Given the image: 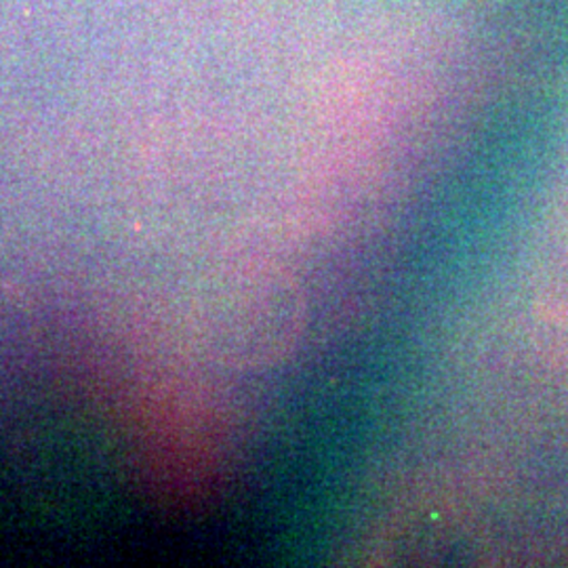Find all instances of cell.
I'll return each instance as SVG.
<instances>
[{
  "mask_svg": "<svg viewBox=\"0 0 568 568\" xmlns=\"http://www.w3.org/2000/svg\"><path fill=\"white\" fill-rule=\"evenodd\" d=\"M304 302L293 281L272 270L239 276L213 302V339L239 363H265L283 356L300 337Z\"/></svg>",
  "mask_w": 568,
  "mask_h": 568,
  "instance_id": "obj_1",
  "label": "cell"
}]
</instances>
